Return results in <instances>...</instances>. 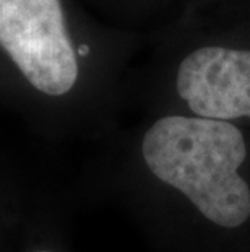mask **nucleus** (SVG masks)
<instances>
[{
    "mask_svg": "<svg viewBox=\"0 0 250 252\" xmlns=\"http://www.w3.org/2000/svg\"><path fill=\"white\" fill-rule=\"evenodd\" d=\"M148 171L175 187L210 221L236 228L250 217V187L239 174L247 147L227 121L166 116L140 143Z\"/></svg>",
    "mask_w": 250,
    "mask_h": 252,
    "instance_id": "1",
    "label": "nucleus"
},
{
    "mask_svg": "<svg viewBox=\"0 0 250 252\" xmlns=\"http://www.w3.org/2000/svg\"><path fill=\"white\" fill-rule=\"evenodd\" d=\"M80 47L60 0H0V56L28 94L49 101L70 96L82 78Z\"/></svg>",
    "mask_w": 250,
    "mask_h": 252,
    "instance_id": "2",
    "label": "nucleus"
},
{
    "mask_svg": "<svg viewBox=\"0 0 250 252\" xmlns=\"http://www.w3.org/2000/svg\"><path fill=\"white\" fill-rule=\"evenodd\" d=\"M175 90L198 117H250V49L210 44L192 51L177 68Z\"/></svg>",
    "mask_w": 250,
    "mask_h": 252,
    "instance_id": "3",
    "label": "nucleus"
},
{
    "mask_svg": "<svg viewBox=\"0 0 250 252\" xmlns=\"http://www.w3.org/2000/svg\"><path fill=\"white\" fill-rule=\"evenodd\" d=\"M34 194L28 171L0 150V252H13Z\"/></svg>",
    "mask_w": 250,
    "mask_h": 252,
    "instance_id": "4",
    "label": "nucleus"
},
{
    "mask_svg": "<svg viewBox=\"0 0 250 252\" xmlns=\"http://www.w3.org/2000/svg\"><path fill=\"white\" fill-rule=\"evenodd\" d=\"M52 226L44 197H39L36 192L13 252H63Z\"/></svg>",
    "mask_w": 250,
    "mask_h": 252,
    "instance_id": "5",
    "label": "nucleus"
}]
</instances>
